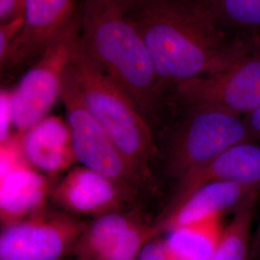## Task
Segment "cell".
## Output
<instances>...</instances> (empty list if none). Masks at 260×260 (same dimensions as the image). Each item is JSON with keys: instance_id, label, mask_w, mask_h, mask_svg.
Instances as JSON below:
<instances>
[{"instance_id": "27", "label": "cell", "mask_w": 260, "mask_h": 260, "mask_svg": "<svg viewBox=\"0 0 260 260\" xmlns=\"http://www.w3.org/2000/svg\"><path fill=\"white\" fill-rule=\"evenodd\" d=\"M77 260H85V259H80V258H79V259H77Z\"/></svg>"}, {"instance_id": "25", "label": "cell", "mask_w": 260, "mask_h": 260, "mask_svg": "<svg viewBox=\"0 0 260 260\" xmlns=\"http://www.w3.org/2000/svg\"><path fill=\"white\" fill-rule=\"evenodd\" d=\"M249 260H260V223L256 232L252 234Z\"/></svg>"}, {"instance_id": "24", "label": "cell", "mask_w": 260, "mask_h": 260, "mask_svg": "<svg viewBox=\"0 0 260 260\" xmlns=\"http://www.w3.org/2000/svg\"><path fill=\"white\" fill-rule=\"evenodd\" d=\"M251 133L260 141V108L243 116Z\"/></svg>"}, {"instance_id": "12", "label": "cell", "mask_w": 260, "mask_h": 260, "mask_svg": "<svg viewBox=\"0 0 260 260\" xmlns=\"http://www.w3.org/2000/svg\"><path fill=\"white\" fill-rule=\"evenodd\" d=\"M260 186L233 182H210L200 186L170 205L154 222L158 233H167L177 228L198 223L213 217H222L235 210Z\"/></svg>"}, {"instance_id": "15", "label": "cell", "mask_w": 260, "mask_h": 260, "mask_svg": "<svg viewBox=\"0 0 260 260\" xmlns=\"http://www.w3.org/2000/svg\"><path fill=\"white\" fill-rule=\"evenodd\" d=\"M48 193L47 178L27 164L0 182V220L9 225L35 213Z\"/></svg>"}, {"instance_id": "3", "label": "cell", "mask_w": 260, "mask_h": 260, "mask_svg": "<svg viewBox=\"0 0 260 260\" xmlns=\"http://www.w3.org/2000/svg\"><path fill=\"white\" fill-rule=\"evenodd\" d=\"M69 68L88 110L103 125L121 154L149 182L157 148L148 118L94 63L79 39Z\"/></svg>"}, {"instance_id": "2", "label": "cell", "mask_w": 260, "mask_h": 260, "mask_svg": "<svg viewBox=\"0 0 260 260\" xmlns=\"http://www.w3.org/2000/svg\"><path fill=\"white\" fill-rule=\"evenodd\" d=\"M79 41L103 73L129 95L149 119L155 118L164 84L135 19L114 0H84Z\"/></svg>"}, {"instance_id": "26", "label": "cell", "mask_w": 260, "mask_h": 260, "mask_svg": "<svg viewBox=\"0 0 260 260\" xmlns=\"http://www.w3.org/2000/svg\"><path fill=\"white\" fill-rule=\"evenodd\" d=\"M118 3V5L121 7V9L127 14L130 12H134L135 10L138 9L140 6H142L144 3H146L149 0H114Z\"/></svg>"}, {"instance_id": "14", "label": "cell", "mask_w": 260, "mask_h": 260, "mask_svg": "<svg viewBox=\"0 0 260 260\" xmlns=\"http://www.w3.org/2000/svg\"><path fill=\"white\" fill-rule=\"evenodd\" d=\"M18 135L25 162L40 173L56 176L75 162L68 123L59 116L47 115Z\"/></svg>"}, {"instance_id": "7", "label": "cell", "mask_w": 260, "mask_h": 260, "mask_svg": "<svg viewBox=\"0 0 260 260\" xmlns=\"http://www.w3.org/2000/svg\"><path fill=\"white\" fill-rule=\"evenodd\" d=\"M174 87L186 107L209 105L245 116L260 108V51L251 48L222 71Z\"/></svg>"}, {"instance_id": "4", "label": "cell", "mask_w": 260, "mask_h": 260, "mask_svg": "<svg viewBox=\"0 0 260 260\" xmlns=\"http://www.w3.org/2000/svg\"><path fill=\"white\" fill-rule=\"evenodd\" d=\"M168 149L167 171L177 181L234 145L258 141L243 116L209 105L187 107Z\"/></svg>"}, {"instance_id": "11", "label": "cell", "mask_w": 260, "mask_h": 260, "mask_svg": "<svg viewBox=\"0 0 260 260\" xmlns=\"http://www.w3.org/2000/svg\"><path fill=\"white\" fill-rule=\"evenodd\" d=\"M136 194L92 169H72L54 190L56 202L72 213L96 217L123 208Z\"/></svg>"}, {"instance_id": "10", "label": "cell", "mask_w": 260, "mask_h": 260, "mask_svg": "<svg viewBox=\"0 0 260 260\" xmlns=\"http://www.w3.org/2000/svg\"><path fill=\"white\" fill-rule=\"evenodd\" d=\"M75 8V0H23L22 25L11 44L3 71L28 69Z\"/></svg>"}, {"instance_id": "17", "label": "cell", "mask_w": 260, "mask_h": 260, "mask_svg": "<svg viewBox=\"0 0 260 260\" xmlns=\"http://www.w3.org/2000/svg\"><path fill=\"white\" fill-rule=\"evenodd\" d=\"M259 195L260 190L252 192L234 210L210 260H249L251 229Z\"/></svg>"}, {"instance_id": "13", "label": "cell", "mask_w": 260, "mask_h": 260, "mask_svg": "<svg viewBox=\"0 0 260 260\" xmlns=\"http://www.w3.org/2000/svg\"><path fill=\"white\" fill-rule=\"evenodd\" d=\"M259 141L244 142L223 150L177 181L172 202L210 182L260 186Z\"/></svg>"}, {"instance_id": "21", "label": "cell", "mask_w": 260, "mask_h": 260, "mask_svg": "<svg viewBox=\"0 0 260 260\" xmlns=\"http://www.w3.org/2000/svg\"><path fill=\"white\" fill-rule=\"evenodd\" d=\"M22 25V17L9 23L0 24V75L4 70L11 44Z\"/></svg>"}, {"instance_id": "5", "label": "cell", "mask_w": 260, "mask_h": 260, "mask_svg": "<svg viewBox=\"0 0 260 260\" xmlns=\"http://www.w3.org/2000/svg\"><path fill=\"white\" fill-rule=\"evenodd\" d=\"M79 33L80 11L75 8L44 52L11 91L13 121L18 134L47 117L60 99L66 72Z\"/></svg>"}, {"instance_id": "1", "label": "cell", "mask_w": 260, "mask_h": 260, "mask_svg": "<svg viewBox=\"0 0 260 260\" xmlns=\"http://www.w3.org/2000/svg\"><path fill=\"white\" fill-rule=\"evenodd\" d=\"M134 12L164 85L218 73L251 49L225 37L205 0H149Z\"/></svg>"}, {"instance_id": "18", "label": "cell", "mask_w": 260, "mask_h": 260, "mask_svg": "<svg viewBox=\"0 0 260 260\" xmlns=\"http://www.w3.org/2000/svg\"><path fill=\"white\" fill-rule=\"evenodd\" d=\"M221 23L245 29L260 28V0H205Z\"/></svg>"}, {"instance_id": "16", "label": "cell", "mask_w": 260, "mask_h": 260, "mask_svg": "<svg viewBox=\"0 0 260 260\" xmlns=\"http://www.w3.org/2000/svg\"><path fill=\"white\" fill-rule=\"evenodd\" d=\"M222 217L177 228L164 239L173 260H210L223 231Z\"/></svg>"}, {"instance_id": "20", "label": "cell", "mask_w": 260, "mask_h": 260, "mask_svg": "<svg viewBox=\"0 0 260 260\" xmlns=\"http://www.w3.org/2000/svg\"><path fill=\"white\" fill-rule=\"evenodd\" d=\"M13 121V107H12V93L5 88L0 87V144L9 141L12 135Z\"/></svg>"}, {"instance_id": "19", "label": "cell", "mask_w": 260, "mask_h": 260, "mask_svg": "<svg viewBox=\"0 0 260 260\" xmlns=\"http://www.w3.org/2000/svg\"><path fill=\"white\" fill-rule=\"evenodd\" d=\"M27 164L19 147V135L0 144V182L16 169Z\"/></svg>"}, {"instance_id": "9", "label": "cell", "mask_w": 260, "mask_h": 260, "mask_svg": "<svg viewBox=\"0 0 260 260\" xmlns=\"http://www.w3.org/2000/svg\"><path fill=\"white\" fill-rule=\"evenodd\" d=\"M85 223L63 214L35 215L0 233V260H60L75 249Z\"/></svg>"}, {"instance_id": "22", "label": "cell", "mask_w": 260, "mask_h": 260, "mask_svg": "<svg viewBox=\"0 0 260 260\" xmlns=\"http://www.w3.org/2000/svg\"><path fill=\"white\" fill-rule=\"evenodd\" d=\"M137 260H173L164 239L155 237L144 247Z\"/></svg>"}, {"instance_id": "6", "label": "cell", "mask_w": 260, "mask_h": 260, "mask_svg": "<svg viewBox=\"0 0 260 260\" xmlns=\"http://www.w3.org/2000/svg\"><path fill=\"white\" fill-rule=\"evenodd\" d=\"M66 112L75 161L137 194L149 183L121 154L103 125L84 103L75 75L66 72L60 96Z\"/></svg>"}, {"instance_id": "8", "label": "cell", "mask_w": 260, "mask_h": 260, "mask_svg": "<svg viewBox=\"0 0 260 260\" xmlns=\"http://www.w3.org/2000/svg\"><path fill=\"white\" fill-rule=\"evenodd\" d=\"M158 236L154 222L123 207L93 217L74 250L80 259L137 260L144 247Z\"/></svg>"}, {"instance_id": "23", "label": "cell", "mask_w": 260, "mask_h": 260, "mask_svg": "<svg viewBox=\"0 0 260 260\" xmlns=\"http://www.w3.org/2000/svg\"><path fill=\"white\" fill-rule=\"evenodd\" d=\"M23 0H0V24L22 17Z\"/></svg>"}]
</instances>
